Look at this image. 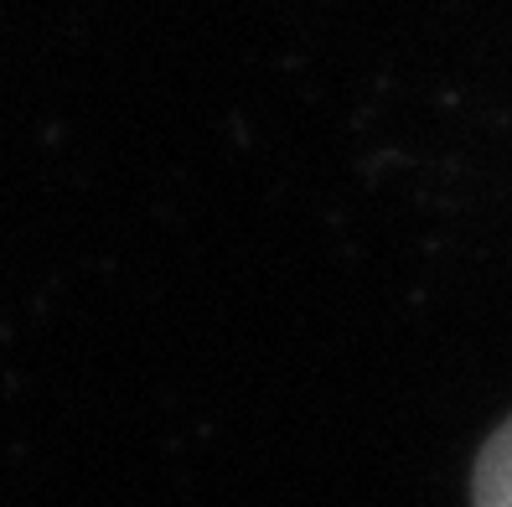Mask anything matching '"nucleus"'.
<instances>
[{"mask_svg":"<svg viewBox=\"0 0 512 507\" xmlns=\"http://www.w3.org/2000/svg\"><path fill=\"white\" fill-rule=\"evenodd\" d=\"M471 507H512V420L492 430L471 471Z\"/></svg>","mask_w":512,"mask_h":507,"instance_id":"1","label":"nucleus"}]
</instances>
